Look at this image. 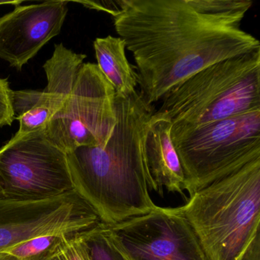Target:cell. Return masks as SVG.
Listing matches in <instances>:
<instances>
[{
    "label": "cell",
    "instance_id": "4fadbf2b",
    "mask_svg": "<svg viewBox=\"0 0 260 260\" xmlns=\"http://www.w3.org/2000/svg\"><path fill=\"white\" fill-rule=\"evenodd\" d=\"M97 65L113 86L117 95L128 96L137 90L138 75L125 54V43L119 37L98 38L93 43Z\"/></svg>",
    "mask_w": 260,
    "mask_h": 260
},
{
    "label": "cell",
    "instance_id": "277c9868",
    "mask_svg": "<svg viewBox=\"0 0 260 260\" xmlns=\"http://www.w3.org/2000/svg\"><path fill=\"white\" fill-rule=\"evenodd\" d=\"M161 101L153 115L187 127L260 109V50L201 70Z\"/></svg>",
    "mask_w": 260,
    "mask_h": 260
},
{
    "label": "cell",
    "instance_id": "3957f363",
    "mask_svg": "<svg viewBox=\"0 0 260 260\" xmlns=\"http://www.w3.org/2000/svg\"><path fill=\"white\" fill-rule=\"evenodd\" d=\"M182 211L209 260H243L260 228V158L190 196Z\"/></svg>",
    "mask_w": 260,
    "mask_h": 260
},
{
    "label": "cell",
    "instance_id": "d6986e66",
    "mask_svg": "<svg viewBox=\"0 0 260 260\" xmlns=\"http://www.w3.org/2000/svg\"><path fill=\"white\" fill-rule=\"evenodd\" d=\"M0 260H17L16 258H13L11 255L9 254L6 253V252H3L0 253Z\"/></svg>",
    "mask_w": 260,
    "mask_h": 260
},
{
    "label": "cell",
    "instance_id": "ac0fdd59",
    "mask_svg": "<svg viewBox=\"0 0 260 260\" xmlns=\"http://www.w3.org/2000/svg\"><path fill=\"white\" fill-rule=\"evenodd\" d=\"M243 260H260V232L255 236Z\"/></svg>",
    "mask_w": 260,
    "mask_h": 260
},
{
    "label": "cell",
    "instance_id": "9c48e42d",
    "mask_svg": "<svg viewBox=\"0 0 260 260\" xmlns=\"http://www.w3.org/2000/svg\"><path fill=\"white\" fill-rule=\"evenodd\" d=\"M109 225L131 260H209L182 207L156 206L147 214Z\"/></svg>",
    "mask_w": 260,
    "mask_h": 260
},
{
    "label": "cell",
    "instance_id": "ba28073f",
    "mask_svg": "<svg viewBox=\"0 0 260 260\" xmlns=\"http://www.w3.org/2000/svg\"><path fill=\"white\" fill-rule=\"evenodd\" d=\"M100 222L76 191L37 200L0 198V253L34 237L74 235Z\"/></svg>",
    "mask_w": 260,
    "mask_h": 260
},
{
    "label": "cell",
    "instance_id": "2e32d148",
    "mask_svg": "<svg viewBox=\"0 0 260 260\" xmlns=\"http://www.w3.org/2000/svg\"><path fill=\"white\" fill-rule=\"evenodd\" d=\"M15 117L13 90L7 79L0 78V127L11 125Z\"/></svg>",
    "mask_w": 260,
    "mask_h": 260
},
{
    "label": "cell",
    "instance_id": "9a60e30c",
    "mask_svg": "<svg viewBox=\"0 0 260 260\" xmlns=\"http://www.w3.org/2000/svg\"><path fill=\"white\" fill-rule=\"evenodd\" d=\"M49 234L22 242L5 252L17 260H51L60 252L66 237Z\"/></svg>",
    "mask_w": 260,
    "mask_h": 260
},
{
    "label": "cell",
    "instance_id": "5b68a950",
    "mask_svg": "<svg viewBox=\"0 0 260 260\" xmlns=\"http://www.w3.org/2000/svg\"><path fill=\"white\" fill-rule=\"evenodd\" d=\"M190 196L260 158V109L194 127L172 124Z\"/></svg>",
    "mask_w": 260,
    "mask_h": 260
},
{
    "label": "cell",
    "instance_id": "e0dca14e",
    "mask_svg": "<svg viewBox=\"0 0 260 260\" xmlns=\"http://www.w3.org/2000/svg\"><path fill=\"white\" fill-rule=\"evenodd\" d=\"M57 256L60 260H89L77 234L66 237Z\"/></svg>",
    "mask_w": 260,
    "mask_h": 260
},
{
    "label": "cell",
    "instance_id": "52a82bcc",
    "mask_svg": "<svg viewBox=\"0 0 260 260\" xmlns=\"http://www.w3.org/2000/svg\"><path fill=\"white\" fill-rule=\"evenodd\" d=\"M74 191L67 153L40 130L0 148V198L37 200Z\"/></svg>",
    "mask_w": 260,
    "mask_h": 260
},
{
    "label": "cell",
    "instance_id": "ffe728a7",
    "mask_svg": "<svg viewBox=\"0 0 260 260\" xmlns=\"http://www.w3.org/2000/svg\"><path fill=\"white\" fill-rule=\"evenodd\" d=\"M51 260H60V259H59L58 256H57V255H56V256L54 257V258H52V259H51Z\"/></svg>",
    "mask_w": 260,
    "mask_h": 260
},
{
    "label": "cell",
    "instance_id": "7c38bea8",
    "mask_svg": "<svg viewBox=\"0 0 260 260\" xmlns=\"http://www.w3.org/2000/svg\"><path fill=\"white\" fill-rule=\"evenodd\" d=\"M86 58V54H77L63 44H59L55 45L51 58L44 64L48 85L42 91V96L34 111L47 124L69 98L77 72Z\"/></svg>",
    "mask_w": 260,
    "mask_h": 260
},
{
    "label": "cell",
    "instance_id": "30bf717a",
    "mask_svg": "<svg viewBox=\"0 0 260 260\" xmlns=\"http://www.w3.org/2000/svg\"><path fill=\"white\" fill-rule=\"evenodd\" d=\"M68 1H47L17 5L0 17V58L21 71L61 31L68 15Z\"/></svg>",
    "mask_w": 260,
    "mask_h": 260
},
{
    "label": "cell",
    "instance_id": "5bb4252c",
    "mask_svg": "<svg viewBox=\"0 0 260 260\" xmlns=\"http://www.w3.org/2000/svg\"><path fill=\"white\" fill-rule=\"evenodd\" d=\"M77 236L89 260H131L115 241L107 223L100 222Z\"/></svg>",
    "mask_w": 260,
    "mask_h": 260
},
{
    "label": "cell",
    "instance_id": "7a4b0ae2",
    "mask_svg": "<svg viewBox=\"0 0 260 260\" xmlns=\"http://www.w3.org/2000/svg\"><path fill=\"white\" fill-rule=\"evenodd\" d=\"M117 124L105 147L67 153L74 191L103 223L115 224L156 208L149 193L146 134L154 106L136 90L115 95Z\"/></svg>",
    "mask_w": 260,
    "mask_h": 260
},
{
    "label": "cell",
    "instance_id": "8992f818",
    "mask_svg": "<svg viewBox=\"0 0 260 260\" xmlns=\"http://www.w3.org/2000/svg\"><path fill=\"white\" fill-rule=\"evenodd\" d=\"M113 86L95 63L80 66L72 92L45 131L65 153L80 147H105L117 124Z\"/></svg>",
    "mask_w": 260,
    "mask_h": 260
},
{
    "label": "cell",
    "instance_id": "8fae6325",
    "mask_svg": "<svg viewBox=\"0 0 260 260\" xmlns=\"http://www.w3.org/2000/svg\"><path fill=\"white\" fill-rule=\"evenodd\" d=\"M154 113V112H153ZM172 123L168 119L152 115L146 134V156L149 172V189L164 196L169 192L183 196V170L172 142Z\"/></svg>",
    "mask_w": 260,
    "mask_h": 260
},
{
    "label": "cell",
    "instance_id": "6da1fadb",
    "mask_svg": "<svg viewBox=\"0 0 260 260\" xmlns=\"http://www.w3.org/2000/svg\"><path fill=\"white\" fill-rule=\"evenodd\" d=\"M252 0H117L86 7L113 17L136 63L143 100L153 106L172 88L221 60L260 50L241 28Z\"/></svg>",
    "mask_w": 260,
    "mask_h": 260
}]
</instances>
